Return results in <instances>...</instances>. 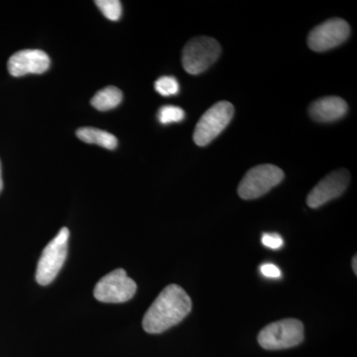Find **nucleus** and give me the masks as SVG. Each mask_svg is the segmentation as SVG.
I'll return each mask as SVG.
<instances>
[{
  "label": "nucleus",
  "instance_id": "f257e3e1",
  "mask_svg": "<svg viewBox=\"0 0 357 357\" xmlns=\"http://www.w3.org/2000/svg\"><path fill=\"white\" fill-rule=\"evenodd\" d=\"M192 300L180 286H167L143 318L142 326L148 333H161L178 325L190 314Z\"/></svg>",
  "mask_w": 357,
  "mask_h": 357
},
{
  "label": "nucleus",
  "instance_id": "f03ea898",
  "mask_svg": "<svg viewBox=\"0 0 357 357\" xmlns=\"http://www.w3.org/2000/svg\"><path fill=\"white\" fill-rule=\"evenodd\" d=\"M304 340V326L296 319H281L265 326L258 335V342L268 351L290 349Z\"/></svg>",
  "mask_w": 357,
  "mask_h": 357
},
{
  "label": "nucleus",
  "instance_id": "7ed1b4c3",
  "mask_svg": "<svg viewBox=\"0 0 357 357\" xmlns=\"http://www.w3.org/2000/svg\"><path fill=\"white\" fill-rule=\"evenodd\" d=\"M69 237V229L63 227L44 248L36 270V280L40 285H49L62 269L67 258Z\"/></svg>",
  "mask_w": 357,
  "mask_h": 357
},
{
  "label": "nucleus",
  "instance_id": "20e7f679",
  "mask_svg": "<svg viewBox=\"0 0 357 357\" xmlns=\"http://www.w3.org/2000/svg\"><path fill=\"white\" fill-rule=\"evenodd\" d=\"M220 45L211 37L192 38L183 49L182 63L185 72L199 75L208 70L220 57Z\"/></svg>",
  "mask_w": 357,
  "mask_h": 357
},
{
  "label": "nucleus",
  "instance_id": "39448f33",
  "mask_svg": "<svg viewBox=\"0 0 357 357\" xmlns=\"http://www.w3.org/2000/svg\"><path fill=\"white\" fill-rule=\"evenodd\" d=\"M234 107L229 102H220L210 107L199 119L194 131V142L198 146L210 144L229 126Z\"/></svg>",
  "mask_w": 357,
  "mask_h": 357
},
{
  "label": "nucleus",
  "instance_id": "423d86ee",
  "mask_svg": "<svg viewBox=\"0 0 357 357\" xmlns=\"http://www.w3.org/2000/svg\"><path fill=\"white\" fill-rule=\"evenodd\" d=\"M284 178V172L279 167L264 164L250 169L238 185L239 197L243 199L260 198Z\"/></svg>",
  "mask_w": 357,
  "mask_h": 357
},
{
  "label": "nucleus",
  "instance_id": "0eeeda50",
  "mask_svg": "<svg viewBox=\"0 0 357 357\" xmlns=\"http://www.w3.org/2000/svg\"><path fill=\"white\" fill-rule=\"evenodd\" d=\"M136 290L137 285L129 278L126 270L116 269L96 283L93 295L100 302L119 304L132 299Z\"/></svg>",
  "mask_w": 357,
  "mask_h": 357
},
{
  "label": "nucleus",
  "instance_id": "6e6552de",
  "mask_svg": "<svg viewBox=\"0 0 357 357\" xmlns=\"http://www.w3.org/2000/svg\"><path fill=\"white\" fill-rule=\"evenodd\" d=\"M351 34L349 23L340 18H333L321 23L310 32L307 45L314 52L331 50L344 43Z\"/></svg>",
  "mask_w": 357,
  "mask_h": 357
},
{
  "label": "nucleus",
  "instance_id": "1a4fd4ad",
  "mask_svg": "<svg viewBox=\"0 0 357 357\" xmlns=\"http://www.w3.org/2000/svg\"><path fill=\"white\" fill-rule=\"evenodd\" d=\"M351 181V175L345 169L333 171L328 174L319 184L314 185L307 198V204L310 208H317L337 198L344 194Z\"/></svg>",
  "mask_w": 357,
  "mask_h": 357
},
{
  "label": "nucleus",
  "instance_id": "9d476101",
  "mask_svg": "<svg viewBox=\"0 0 357 357\" xmlns=\"http://www.w3.org/2000/svg\"><path fill=\"white\" fill-rule=\"evenodd\" d=\"M49 56L41 50H22L16 52L7 63L9 74L22 77L29 74H43L50 68Z\"/></svg>",
  "mask_w": 357,
  "mask_h": 357
},
{
  "label": "nucleus",
  "instance_id": "9b49d317",
  "mask_svg": "<svg viewBox=\"0 0 357 357\" xmlns=\"http://www.w3.org/2000/svg\"><path fill=\"white\" fill-rule=\"evenodd\" d=\"M347 112V103L338 96H326L310 105V116L314 121L333 122L344 117Z\"/></svg>",
  "mask_w": 357,
  "mask_h": 357
},
{
  "label": "nucleus",
  "instance_id": "f8f14e48",
  "mask_svg": "<svg viewBox=\"0 0 357 357\" xmlns=\"http://www.w3.org/2000/svg\"><path fill=\"white\" fill-rule=\"evenodd\" d=\"M79 140L89 144H96L105 149L114 150L117 146V139L114 134L93 128H82L77 130Z\"/></svg>",
  "mask_w": 357,
  "mask_h": 357
},
{
  "label": "nucleus",
  "instance_id": "ddd939ff",
  "mask_svg": "<svg viewBox=\"0 0 357 357\" xmlns=\"http://www.w3.org/2000/svg\"><path fill=\"white\" fill-rule=\"evenodd\" d=\"M122 93L121 89L115 86H107L100 89L91 98V105L100 112H107L119 107L122 102Z\"/></svg>",
  "mask_w": 357,
  "mask_h": 357
},
{
  "label": "nucleus",
  "instance_id": "4468645a",
  "mask_svg": "<svg viewBox=\"0 0 357 357\" xmlns=\"http://www.w3.org/2000/svg\"><path fill=\"white\" fill-rule=\"evenodd\" d=\"M95 3L107 20L117 21L121 17L122 6L119 0H96Z\"/></svg>",
  "mask_w": 357,
  "mask_h": 357
},
{
  "label": "nucleus",
  "instance_id": "2eb2a0df",
  "mask_svg": "<svg viewBox=\"0 0 357 357\" xmlns=\"http://www.w3.org/2000/svg\"><path fill=\"white\" fill-rule=\"evenodd\" d=\"M185 119V112L181 107L174 105L162 107L158 112V119L162 124L175 123Z\"/></svg>",
  "mask_w": 357,
  "mask_h": 357
},
{
  "label": "nucleus",
  "instance_id": "dca6fc26",
  "mask_svg": "<svg viewBox=\"0 0 357 357\" xmlns=\"http://www.w3.org/2000/svg\"><path fill=\"white\" fill-rule=\"evenodd\" d=\"M154 88L157 93L163 96L177 95L180 86L177 79L174 77H161L155 82Z\"/></svg>",
  "mask_w": 357,
  "mask_h": 357
},
{
  "label": "nucleus",
  "instance_id": "f3484780",
  "mask_svg": "<svg viewBox=\"0 0 357 357\" xmlns=\"http://www.w3.org/2000/svg\"><path fill=\"white\" fill-rule=\"evenodd\" d=\"M261 241L265 248L273 249V250H278L284 244L283 238L278 234H264Z\"/></svg>",
  "mask_w": 357,
  "mask_h": 357
},
{
  "label": "nucleus",
  "instance_id": "a211bd4d",
  "mask_svg": "<svg viewBox=\"0 0 357 357\" xmlns=\"http://www.w3.org/2000/svg\"><path fill=\"white\" fill-rule=\"evenodd\" d=\"M260 272H261L263 276L271 279L280 278L282 275L281 270L276 265L271 264V263H265V264L261 265Z\"/></svg>",
  "mask_w": 357,
  "mask_h": 357
},
{
  "label": "nucleus",
  "instance_id": "6ab92c4d",
  "mask_svg": "<svg viewBox=\"0 0 357 357\" xmlns=\"http://www.w3.org/2000/svg\"><path fill=\"white\" fill-rule=\"evenodd\" d=\"M356 263H357V258H356V256H354V259H352V268H354V273H356V274L357 273Z\"/></svg>",
  "mask_w": 357,
  "mask_h": 357
},
{
  "label": "nucleus",
  "instance_id": "aec40b11",
  "mask_svg": "<svg viewBox=\"0 0 357 357\" xmlns=\"http://www.w3.org/2000/svg\"><path fill=\"white\" fill-rule=\"evenodd\" d=\"M2 188H3V182H2L1 162H0V192L2 191Z\"/></svg>",
  "mask_w": 357,
  "mask_h": 357
}]
</instances>
